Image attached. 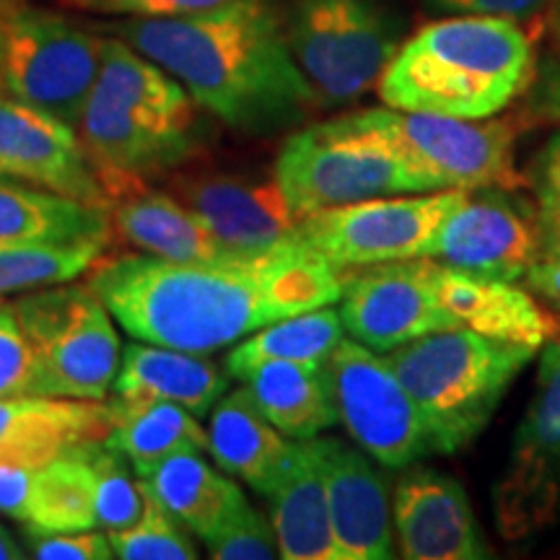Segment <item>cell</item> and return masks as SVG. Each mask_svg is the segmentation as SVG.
Segmentation results:
<instances>
[{"mask_svg": "<svg viewBox=\"0 0 560 560\" xmlns=\"http://www.w3.org/2000/svg\"><path fill=\"white\" fill-rule=\"evenodd\" d=\"M0 172L62 198L107 208L100 174L79 132L9 94H0Z\"/></svg>", "mask_w": 560, "mask_h": 560, "instance_id": "17", "label": "cell"}, {"mask_svg": "<svg viewBox=\"0 0 560 560\" xmlns=\"http://www.w3.org/2000/svg\"><path fill=\"white\" fill-rule=\"evenodd\" d=\"M340 301L346 332L376 353L459 327L436 296L429 257L369 265L353 276L346 272Z\"/></svg>", "mask_w": 560, "mask_h": 560, "instance_id": "15", "label": "cell"}, {"mask_svg": "<svg viewBox=\"0 0 560 560\" xmlns=\"http://www.w3.org/2000/svg\"><path fill=\"white\" fill-rule=\"evenodd\" d=\"M104 247V242L0 244V301L75 280L100 260Z\"/></svg>", "mask_w": 560, "mask_h": 560, "instance_id": "32", "label": "cell"}, {"mask_svg": "<svg viewBox=\"0 0 560 560\" xmlns=\"http://www.w3.org/2000/svg\"><path fill=\"white\" fill-rule=\"evenodd\" d=\"M560 520V338L542 346L540 371L509 467L495 486V522L516 540Z\"/></svg>", "mask_w": 560, "mask_h": 560, "instance_id": "13", "label": "cell"}, {"mask_svg": "<svg viewBox=\"0 0 560 560\" xmlns=\"http://www.w3.org/2000/svg\"><path fill=\"white\" fill-rule=\"evenodd\" d=\"M107 32L172 73L200 109L244 136L296 130L322 104L270 0H223L170 19H128Z\"/></svg>", "mask_w": 560, "mask_h": 560, "instance_id": "2", "label": "cell"}, {"mask_svg": "<svg viewBox=\"0 0 560 560\" xmlns=\"http://www.w3.org/2000/svg\"><path fill=\"white\" fill-rule=\"evenodd\" d=\"M198 213L234 255H260L296 240L304 221L285 198L276 172H187L166 187Z\"/></svg>", "mask_w": 560, "mask_h": 560, "instance_id": "16", "label": "cell"}, {"mask_svg": "<svg viewBox=\"0 0 560 560\" xmlns=\"http://www.w3.org/2000/svg\"><path fill=\"white\" fill-rule=\"evenodd\" d=\"M0 94H3V19H0Z\"/></svg>", "mask_w": 560, "mask_h": 560, "instance_id": "46", "label": "cell"}, {"mask_svg": "<svg viewBox=\"0 0 560 560\" xmlns=\"http://www.w3.org/2000/svg\"><path fill=\"white\" fill-rule=\"evenodd\" d=\"M229 376L206 355L187 350L130 342L122 348L112 392L122 400L177 402L202 418L226 395Z\"/></svg>", "mask_w": 560, "mask_h": 560, "instance_id": "23", "label": "cell"}, {"mask_svg": "<svg viewBox=\"0 0 560 560\" xmlns=\"http://www.w3.org/2000/svg\"><path fill=\"white\" fill-rule=\"evenodd\" d=\"M465 192L439 190L412 198L387 195L322 208L304 215L296 240L340 270L425 257L439 226Z\"/></svg>", "mask_w": 560, "mask_h": 560, "instance_id": "11", "label": "cell"}, {"mask_svg": "<svg viewBox=\"0 0 560 560\" xmlns=\"http://www.w3.org/2000/svg\"><path fill=\"white\" fill-rule=\"evenodd\" d=\"M397 545L408 560H482L490 545L462 482L433 467H402L392 499Z\"/></svg>", "mask_w": 560, "mask_h": 560, "instance_id": "19", "label": "cell"}, {"mask_svg": "<svg viewBox=\"0 0 560 560\" xmlns=\"http://www.w3.org/2000/svg\"><path fill=\"white\" fill-rule=\"evenodd\" d=\"M535 75V47L516 21L446 16L402 42L382 73L387 107L488 120Z\"/></svg>", "mask_w": 560, "mask_h": 560, "instance_id": "4", "label": "cell"}, {"mask_svg": "<svg viewBox=\"0 0 560 560\" xmlns=\"http://www.w3.org/2000/svg\"><path fill=\"white\" fill-rule=\"evenodd\" d=\"M208 556L215 560H272L280 558L272 522L260 511L247 506L236 514L219 535L206 542Z\"/></svg>", "mask_w": 560, "mask_h": 560, "instance_id": "35", "label": "cell"}, {"mask_svg": "<svg viewBox=\"0 0 560 560\" xmlns=\"http://www.w3.org/2000/svg\"><path fill=\"white\" fill-rule=\"evenodd\" d=\"M268 499L280 558L340 560L325 482L304 441H293L285 470Z\"/></svg>", "mask_w": 560, "mask_h": 560, "instance_id": "25", "label": "cell"}, {"mask_svg": "<svg viewBox=\"0 0 560 560\" xmlns=\"http://www.w3.org/2000/svg\"><path fill=\"white\" fill-rule=\"evenodd\" d=\"M433 289L459 327L486 338L540 350L556 338V322L511 280L472 276L433 260Z\"/></svg>", "mask_w": 560, "mask_h": 560, "instance_id": "22", "label": "cell"}, {"mask_svg": "<svg viewBox=\"0 0 560 560\" xmlns=\"http://www.w3.org/2000/svg\"><path fill=\"white\" fill-rule=\"evenodd\" d=\"M257 410L283 436L306 441L338 423L325 366L270 361L244 380Z\"/></svg>", "mask_w": 560, "mask_h": 560, "instance_id": "28", "label": "cell"}, {"mask_svg": "<svg viewBox=\"0 0 560 560\" xmlns=\"http://www.w3.org/2000/svg\"><path fill=\"white\" fill-rule=\"evenodd\" d=\"M524 280H527L532 291L540 293L550 304L560 306V257H556V260H540L524 276Z\"/></svg>", "mask_w": 560, "mask_h": 560, "instance_id": "42", "label": "cell"}, {"mask_svg": "<svg viewBox=\"0 0 560 560\" xmlns=\"http://www.w3.org/2000/svg\"><path fill=\"white\" fill-rule=\"evenodd\" d=\"M537 206L560 208V132L537 156Z\"/></svg>", "mask_w": 560, "mask_h": 560, "instance_id": "41", "label": "cell"}, {"mask_svg": "<svg viewBox=\"0 0 560 560\" xmlns=\"http://www.w3.org/2000/svg\"><path fill=\"white\" fill-rule=\"evenodd\" d=\"M537 350L457 327L389 350L387 361L423 420L431 454H457L490 418Z\"/></svg>", "mask_w": 560, "mask_h": 560, "instance_id": "5", "label": "cell"}, {"mask_svg": "<svg viewBox=\"0 0 560 560\" xmlns=\"http://www.w3.org/2000/svg\"><path fill=\"white\" fill-rule=\"evenodd\" d=\"M425 257L514 283L542 260L540 206L514 195V187L467 190L439 226Z\"/></svg>", "mask_w": 560, "mask_h": 560, "instance_id": "14", "label": "cell"}, {"mask_svg": "<svg viewBox=\"0 0 560 560\" xmlns=\"http://www.w3.org/2000/svg\"><path fill=\"white\" fill-rule=\"evenodd\" d=\"M34 350L32 395L104 400L122 361V342L89 285L58 283L13 301Z\"/></svg>", "mask_w": 560, "mask_h": 560, "instance_id": "7", "label": "cell"}, {"mask_svg": "<svg viewBox=\"0 0 560 560\" xmlns=\"http://www.w3.org/2000/svg\"><path fill=\"white\" fill-rule=\"evenodd\" d=\"M346 338L340 312L332 306L293 314L265 325L226 355L229 376L244 382L257 366L270 361H296L325 366L332 350Z\"/></svg>", "mask_w": 560, "mask_h": 560, "instance_id": "31", "label": "cell"}, {"mask_svg": "<svg viewBox=\"0 0 560 560\" xmlns=\"http://www.w3.org/2000/svg\"><path fill=\"white\" fill-rule=\"evenodd\" d=\"M96 470V522L107 532L132 529L156 516L161 503L149 486V480L128 465L120 452L112 450L107 441L94 444Z\"/></svg>", "mask_w": 560, "mask_h": 560, "instance_id": "33", "label": "cell"}, {"mask_svg": "<svg viewBox=\"0 0 560 560\" xmlns=\"http://www.w3.org/2000/svg\"><path fill=\"white\" fill-rule=\"evenodd\" d=\"M542 260L560 257V208H540Z\"/></svg>", "mask_w": 560, "mask_h": 560, "instance_id": "43", "label": "cell"}, {"mask_svg": "<svg viewBox=\"0 0 560 560\" xmlns=\"http://www.w3.org/2000/svg\"><path fill=\"white\" fill-rule=\"evenodd\" d=\"M363 112L408 166L420 192L520 187L516 130L509 120H459L395 107Z\"/></svg>", "mask_w": 560, "mask_h": 560, "instance_id": "10", "label": "cell"}, {"mask_svg": "<svg viewBox=\"0 0 560 560\" xmlns=\"http://www.w3.org/2000/svg\"><path fill=\"white\" fill-rule=\"evenodd\" d=\"M86 285L132 340L208 355L272 322L340 301L346 270L291 240L219 262L102 255Z\"/></svg>", "mask_w": 560, "mask_h": 560, "instance_id": "1", "label": "cell"}, {"mask_svg": "<svg viewBox=\"0 0 560 560\" xmlns=\"http://www.w3.org/2000/svg\"><path fill=\"white\" fill-rule=\"evenodd\" d=\"M26 558V552L19 548V542L13 540V537L0 527V560H21Z\"/></svg>", "mask_w": 560, "mask_h": 560, "instance_id": "44", "label": "cell"}, {"mask_svg": "<svg viewBox=\"0 0 560 560\" xmlns=\"http://www.w3.org/2000/svg\"><path fill=\"white\" fill-rule=\"evenodd\" d=\"M94 444L96 441H83L47 465L37 467L32 514L24 527L26 537L100 527L96 522Z\"/></svg>", "mask_w": 560, "mask_h": 560, "instance_id": "30", "label": "cell"}, {"mask_svg": "<svg viewBox=\"0 0 560 560\" xmlns=\"http://www.w3.org/2000/svg\"><path fill=\"white\" fill-rule=\"evenodd\" d=\"M75 132L104 195L179 170L202 145L198 104L187 89L115 34L104 39L100 75Z\"/></svg>", "mask_w": 560, "mask_h": 560, "instance_id": "3", "label": "cell"}, {"mask_svg": "<svg viewBox=\"0 0 560 560\" xmlns=\"http://www.w3.org/2000/svg\"><path fill=\"white\" fill-rule=\"evenodd\" d=\"M556 24H558V32H560V0H556Z\"/></svg>", "mask_w": 560, "mask_h": 560, "instance_id": "47", "label": "cell"}, {"mask_svg": "<svg viewBox=\"0 0 560 560\" xmlns=\"http://www.w3.org/2000/svg\"><path fill=\"white\" fill-rule=\"evenodd\" d=\"M272 172L301 219L314 210L359 200L423 195L389 140L369 122L366 112L293 130L280 145Z\"/></svg>", "mask_w": 560, "mask_h": 560, "instance_id": "6", "label": "cell"}, {"mask_svg": "<svg viewBox=\"0 0 560 560\" xmlns=\"http://www.w3.org/2000/svg\"><path fill=\"white\" fill-rule=\"evenodd\" d=\"M32 558L37 560H109L115 558L107 532H52V535H32Z\"/></svg>", "mask_w": 560, "mask_h": 560, "instance_id": "37", "label": "cell"}, {"mask_svg": "<svg viewBox=\"0 0 560 560\" xmlns=\"http://www.w3.org/2000/svg\"><path fill=\"white\" fill-rule=\"evenodd\" d=\"M293 441L272 429L268 418L257 410L247 387L229 392L210 410L208 452L215 465L231 478L247 482L260 495L276 490L285 470Z\"/></svg>", "mask_w": 560, "mask_h": 560, "instance_id": "24", "label": "cell"}, {"mask_svg": "<svg viewBox=\"0 0 560 560\" xmlns=\"http://www.w3.org/2000/svg\"><path fill=\"white\" fill-rule=\"evenodd\" d=\"M304 444L325 482L340 560L395 558V522L387 482L371 465L369 454L332 436H314Z\"/></svg>", "mask_w": 560, "mask_h": 560, "instance_id": "18", "label": "cell"}, {"mask_svg": "<svg viewBox=\"0 0 560 560\" xmlns=\"http://www.w3.org/2000/svg\"><path fill=\"white\" fill-rule=\"evenodd\" d=\"M548 94H550V100L558 104L560 107V70H556V73L550 75V86H548Z\"/></svg>", "mask_w": 560, "mask_h": 560, "instance_id": "45", "label": "cell"}, {"mask_svg": "<svg viewBox=\"0 0 560 560\" xmlns=\"http://www.w3.org/2000/svg\"><path fill=\"white\" fill-rule=\"evenodd\" d=\"M145 480L161 506L177 516L202 542L219 535L236 514L249 506L247 495L229 478V472L210 467L200 452L174 454Z\"/></svg>", "mask_w": 560, "mask_h": 560, "instance_id": "29", "label": "cell"}, {"mask_svg": "<svg viewBox=\"0 0 560 560\" xmlns=\"http://www.w3.org/2000/svg\"><path fill=\"white\" fill-rule=\"evenodd\" d=\"M115 558L120 560H195V548L190 529L177 516L161 509L149 522L132 529L107 532Z\"/></svg>", "mask_w": 560, "mask_h": 560, "instance_id": "34", "label": "cell"}, {"mask_svg": "<svg viewBox=\"0 0 560 560\" xmlns=\"http://www.w3.org/2000/svg\"><path fill=\"white\" fill-rule=\"evenodd\" d=\"M325 371L338 420L359 450L395 470L431 454L416 402L387 355H376V350L342 338Z\"/></svg>", "mask_w": 560, "mask_h": 560, "instance_id": "12", "label": "cell"}, {"mask_svg": "<svg viewBox=\"0 0 560 560\" xmlns=\"http://www.w3.org/2000/svg\"><path fill=\"white\" fill-rule=\"evenodd\" d=\"M0 19L3 94L79 130L107 37L62 13L32 5H5Z\"/></svg>", "mask_w": 560, "mask_h": 560, "instance_id": "9", "label": "cell"}, {"mask_svg": "<svg viewBox=\"0 0 560 560\" xmlns=\"http://www.w3.org/2000/svg\"><path fill=\"white\" fill-rule=\"evenodd\" d=\"M112 431L104 400L19 395L0 400V459L42 467L83 441Z\"/></svg>", "mask_w": 560, "mask_h": 560, "instance_id": "21", "label": "cell"}, {"mask_svg": "<svg viewBox=\"0 0 560 560\" xmlns=\"http://www.w3.org/2000/svg\"><path fill=\"white\" fill-rule=\"evenodd\" d=\"M34 480H37V467L0 459V514L21 527H26L32 514Z\"/></svg>", "mask_w": 560, "mask_h": 560, "instance_id": "40", "label": "cell"}, {"mask_svg": "<svg viewBox=\"0 0 560 560\" xmlns=\"http://www.w3.org/2000/svg\"><path fill=\"white\" fill-rule=\"evenodd\" d=\"M107 405L112 431L104 441L128 459L140 478H151L174 454L208 450V431L198 416L177 402L115 397Z\"/></svg>", "mask_w": 560, "mask_h": 560, "instance_id": "27", "label": "cell"}, {"mask_svg": "<svg viewBox=\"0 0 560 560\" xmlns=\"http://www.w3.org/2000/svg\"><path fill=\"white\" fill-rule=\"evenodd\" d=\"M0 177H5V174H3V172H0Z\"/></svg>", "mask_w": 560, "mask_h": 560, "instance_id": "48", "label": "cell"}, {"mask_svg": "<svg viewBox=\"0 0 560 560\" xmlns=\"http://www.w3.org/2000/svg\"><path fill=\"white\" fill-rule=\"evenodd\" d=\"M285 34L322 107H340L380 83L402 45V19L382 0H296Z\"/></svg>", "mask_w": 560, "mask_h": 560, "instance_id": "8", "label": "cell"}, {"mask_svg": "<svg viewBox=\"0 0 560 560\" xmlns=\"http://www.w3.org/2000/svg\"><path fill=\"white\" fill-rule=\"evenodd\" d=\"M552 0H425L441 16H499L522 21L548 9Z\"/></svg>", "mask_w": 560, "mask_h": 560, "instance_id": "39", "label": "cell"}, {"mask_svg": "<svg viewBox=\"0 0 560 560\" xmlns=\"http://www.w3.org/2000/svg\"><path fill=\"white\" fill-rule=\"evenodd\" d=\"M112 236L128 247L170 262H219L242 257L215 240L198 213L170 190H153L149 182L107 192Z\"/></svg>", "mask_w": 560, "mask_h": 560, "instance_id": "20", "label": "cell"}, {"mask_svg": "<svg viewBox=\"0 0 560 560\" xmlns=\"http://www.w3.org/2000/svg\"><path fill=\"white\" fill-rule=\"evenodd\" d=\"M66 3L73 5V9L109 13V16L170 19L208 11L223 3V0H66Z\"/></svg>", "mask_w": 560, "mask_h": 560, "instance_id": "38", "label": "cell"}, {"mask_svg": "<svg viewBox=\"0 0 560 560\" xmlns=\"http://www.w3.org/2000/svg\"><path fill=\"white\" fill-rule=\"evenodd\" d=\"M107 208L0 177V244H109Z\"/></svg>", "mask_w": 560, "mask_h": 560, "instance_id": "26", "label": "cell"}, {"mask_svg": "<svg viewBox=\"0 0 560 560\" xmlns=\"http://www.w3.org/2000/svg\"><path fill=\"white\" fill-rule=\"evenodd\" d=\"M34 350L13 304H0V400L32 395Z\"/></svg>", "mask_w": 560, "mask_h": 560, "instance_id": "36", "label": "cell"}]
</instances>
